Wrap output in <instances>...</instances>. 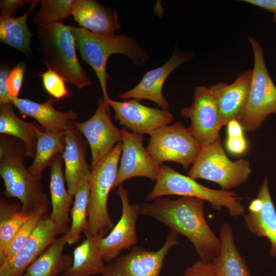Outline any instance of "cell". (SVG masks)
I'll use <instances>...</instances> for the list:
<instances>
[{
    "label": "cell",
    "mask_w": 276,
    "mask_h": 276,
    "mask_svg": "<svg viewBox=\"0 0 276 276\" xmlns=\"http://www.w3.org/2000/svg\"><path fill=\"white\" fill-rule=\"evenodd\" d=\"M203 210V200L190 197L176 200L161 197L140 205L141 214L183 235L191 242L200 260L212 262L220 251L221 243L206 222Z\"/></svg>",
    "instance_id": "1"
},
{
    "label": "cell",
    "mask_w": 276,
    "mask_h": 276,
    "mask_svg": "<svg viewBox=\"0 0 276 276\" xmlns=\"http://www.w3.org/2000/svg\"><path fill=\"white\" fill-rule=\"evenodd\" d=\"M26 157L25 145L21 141L1 134L0 175L5 186L2 193L6 198L18 199L23 211L30 215L48 214L51 200L40 180L26 167Z\"/></svg>",
    "instance_id": "2"
},
{
    "label": "cell",
    "mask_w": 276,
    "mask_h": 276,
    "mask_svg": "<svg viewBox=\"0 0 276 276\" xmlns=\"http://www.w3.org/2000/svg\"><path fill=\"white\" fill-rule=\"evenodd\" d=\"M76 47L82 61L89 64L97 77L103 95L105 104L109 110L106 80L110 78L106 68L113 54H122L138 66L144 64L148 54L134 38L126 35H99L82 28L71 26Z\"/></svg>",
    "instance_id": "3"
},
{
    "label": "cell",
    "mask_w": 276,
    "mask_h": 276,
    "mask_svg": "<svg viewBox=\"0 0 276 276\" xmlns=\"http://www.w3.org/2000/svg\"><path fill=\"white\" fill-rule=\"evenodd\" d=\"M41 62L63 78L65 82L82 89L91 85L79 63L71 26L53 23L37 27Z\"/></svg>",
    "instance_id": "4"
},
{
    "label": "cell",
    "mask_w": 276,
    "mask_h": 276,
    "mask_svg": "<svg viewBox=\"0 0 276 276\" xmlns=\"http://www.w3.org/2000/svg\"><path fill=\"white\" fill-rule=\"evenodd\" d=\"M156 182L146 196L147 200L167 195L195 197L209 201L216 210L226 208L232 217L243 215L245 208L236 193L229 191L214 190L202 186L189 176L161 165Z\"/></svg>",
    "instance_id": "5"
},
{
    "label": "cell",
    "mask_w": 276,
    "mask_h": 276,
    "mask_svg": "<svg viewBox=\"0 0 276 276\" xmlns=\"http://www.w3.org/2000/svg\"><path fill=\"white\" fill-rule=\"evenodd\" d=\"M122 151V142L91 169L87 224L84 234L105 237L114 226L107 210L110 190L115 183Z\"/></svg>",
    "instance_id": "6"
},
{
    "label": "cell",
    "mask_w": 276,
    "mask_h": 276,
    "mask_svg": "<svg viewBox=\"0 0 276 276\" xmlns=\"http://www.w3.org/2000/svg\"><path fill=\"white\" fill-rule=\"evenodd\" d=\"M188 176L218 184L222 190L229 191L245 182L251 172L250 162L240 159L231 160L223 150L219 136L212 143L202 146Z\"/></svg>",
    "instance_id": "7"
},
{
    "label": "cell",
    "mask_w": 276,
    "mask_h": 276,
    "mask_svg": "<svg viewBox=\"0 0 276 276\" xmlns=\"http://www.w3.org/2000/svg\"><path fill=\"white\" fill-rule=\"evenodd\" d=\"M248 40L254 65L246 105L238 121L243 130L253 131L261 127L268 116L276 113V86L268 72L260 44L251 37Z\"/></svg>",
    "instance_id": "8"
},
{
    "label": "cell",
    "mask_w": 276,
    "mask_h": 276,
    "mask_svg": "<svg viewBox=\"0 0 276 276\" xmlns=\"http://www.w3.org/2000/svg\"><path fill=\"white\" fill-rule=\"evenodd\" d=\"M146 150L160 165L165 162L180 164L186 170L193 164L201 146L179 122L162 126L149 133Z\"/></svg>",
    "instance_id": "9"
},
{
    "label": "cell",
    "mask_w": 276,
    "mask_h": 276,
    "mask_svg": "<svg viewBox=\"0 0 276 276\" xmlns=\"http://www.w3.org/2000/svg\"><path fill=\"white\" fill-rule=\"evenodd\" d=\"M177 235L170 231L163 246L156 251L133 247L128 254L106 265L101 276H159L169 250L179 244Z\"/></svg>",
    "instance_id": "10"
},
{
    "label": "cell",
    "mask_w": 276,
    "mask_h": 276,
    "mask_svg": "<svg viewBox=\"0 0 276 276\" xmlns=\"http://www.w3.org/2000/svg\"><path fill=\"white\" fill-rule=\"evenodd\" d=\"M180 114L190 119L188 128L201 147L218 139L224 126L216 101L210 88L205 86L195 87L193 103L182 108Z\"/></svg>",
    "instance_id": "11"
},
{
    "label": "cell",
    "mask_w": 276,
    "mask_h": 276,
    "mask_svg": "<svg viewBox=\"0 0 276 276\" xmlns=\"http://www.w3.org/2000/svg\"><path fill=\"white\" fill-rule=\"evenodd\" d=\"M109 112L103 98L100 97L95 113L89 119L82 122L74 121L89 146L91 155L90 169L122 142V129L113 124Z\"/></svg>",
    "instance_id": "12"
},
{
    "label": "cell",
    "mask_w": 276,
    "mask_h": 276,
    "mask_svg": "<svg viewBox=\"0 0 276 276\" xmlns=\"http://www.w3.org/2000/svg\"><path fill=\"white\" fill-rule=\"evenodd\" d=\"M117 194L122 203V214L117 224L108 235L102 238L99 248L105 262L109 263L118 257L125 249L137 243L136 221L140 214V205L131 204L127 190L122 184L118 187Z\"/></svg>",
    "instance_id": "13"
},
{
    "label": "cell",
    "mask_w": 276,
    "mask_h": 276,
    "mask_svg": "<svg viewBox=\"0 0 276 276\" xmlns=\"http://www.w3.org/2000/svg\"><path fill=\"white\" fill-rule=\"evenodd\" d=\"M121 129L122 151L120 165L112 189L135 177H144L156 181L161 165L152 158L144 147V135L133 133L124 127Z\"/></svg>",
    "instance_id": "14"
},
{
    "label": "cell",
    "mask_w": 276,
    "mask_h": 276,
    "mask_svg": "<svg viewBox=\"0 0 276 276\" xmlns=\"http://www.w3.org/2000/svg\"><path fill=\"white\" fill-rule=\"evenodd\" d=\"M108 105L114 111V119L130 132L149 134L152 131L170 125L173 116L168 109L146 106L135 99L117 101L110 99Z\"/></svg>",
    "instance_id": "15"
},
{
    "label": "cell",
    "mask_w": 276,
    "mask_h": 276,
    "mask_svg": "<svg viewBox=\"0 0 276 276\" xmlns=\"http://www.w3.org/2000/svg\"><path fill=\"white\" fill-rule=\"evenodd\" d=\"M61 235L49 215L43 217L19 250L10 260L0 264V276H24L27 268Z\"/></svg>",
    "instance_id": "16"
},
{
    "label": "cell",
    "mask_w": 276,
    "mask_h": 276,
    "mask_svg": "<svg viewBox=\"0 0 276 276\" xmlns=\"http://www.w3.org/2000/svg\"><path fill=\"white\" fill-rule=\"evenodd\" d=\"M74 121L69 123L64 132L62 153L67 189L73 196L80 185L89 181L91 176L90 166L86 160L88 143Z\"/></svg>",
    "instance_id": "17"
},
{
    "label": "cell",
    "mask_w": 276,
    "mask_h": 276,
    "mask_svg": "<svg viewBox=\"0 0 276 276\" xmlns=\"http://www.w3.org/2000/svg\"><path fill=\"white\" fill-rule=\"evenodd\" d=\"M191 58L190 55L174 52L163 65L146 73L133 88L119 95L124 100H148L156 103L163 109H168L169 103L164 98L162 89L169 76L180 65Z\"/></svg>",
    "instance_id": "18"
},
{
    "label": "cell",
    "mask_w": 276,
    "mask_h": 276,
    "mask_svg": "<svg viewBox=\"0 0 276 276\" xmlns=\"http://www.w3.org/2000/svg\"><path fill=\"white\" fill-rule=\"evenodd\" d=\"M244 216L248 229L256 236L267 238L271 245L270 255L276 258V210L271 199L268 180L266 177L258 196L249 204Z\"/></svg>",
    "instance_id": "19"
},
{
    "label": "cell",
    "mask_w": 276,
    "mask_h": 276,
    "mask_svg": "<svg viewBox=\"0 0 276 276\" xmlns=\"http://www.w3.org/2000/svg\"><path fill=\"white\" fill-rule=\"evenodd\" d=\"M252 70L237 75L231 84L218 82L211 85L213 95L224 125L232 120H238L246 106L250 89Z\"/></svg>",
    "instance_id": "20"
},
{
    "label": "cell",
    "mask_w": 276,
    "mask_h": 276,
    "mask_svg": "<svg viewBox=\"0 0 276 276\" xmlns=\"http://www.w3.org/2000/svg\"><path fill=\"white\" fill-rule=\"evenodd\" d=\"M72 15L81 27L99 35H111L121 25L117 10L96 0H74Z\"/></svg>",
    "instance_id": "21"
},
{
    "label": "cell",
    "mask_w": 276,
    "mask_h": 276,
    "mask_svg": "<svg viewBox=\"0 0 276 276\" xmlns=\"http://www.w3.org/2000/svg\"><path fill=\"white\" fill-rule=\"evenodd\" d=\"M55 103L56 100L53 98H49L43 103L20 98L12 102L20 114L34 119L45 132L64 133L69 123L77 119L78 114L73 110L63 112L56 110L54 107Z\"/></svg>",
    "instance_id": "22"
},
{
    "label": "cell",
    "mask_w": 276,
    "mask_h": 276,
    "mask_svg": "<svg viewBox=\"0 0 276 276\" xmlns=\"http://www.w3.org/2000/svg\"><path fill=\"white\" fill-rule=\"evenodd\" d=\"M63 160L61 153L56 155L52 160L50 168V191L52 211L49 215L61 235L67 233L70 208L73 196L65 187L64 173L62 171Z\"/></svg>",
    "instance_id": "23"
},
{
    "label": "cell",
    "mask_w": 276,
    "mask_h": 276,
    "mask_svg": "<svg viewBox=\"0 0 276 276\" xmlns=\"http://www.w3.org/2000/svg\"><path fill=\"white\" fill-rule=\"evenodd\" d=\"M86 239L73 250V261L63 276H93L101 274L105 265L99 248L101 236L85 235Z\"/></svg>",
    "instance_id": "24"
},
{
    "label": "cell",
    "mask_w": 276,
    "mask_h": 276,
    "mask_svg": "<svg viewBox=\"0 0 276 276\" xmlns=\"http://www.w3.org/2000/svg\"><path fill=\"white\" fill-rule=\"evenodd\" d=\"M221 249L212 262L219 276H252L245 260L236 246L233 228L228 223H224L220 230Z\"/></svg>",
    "instance_id": "25"
},
{
    "label": "cell",
    "mask_w": 276,
    "mask_h": 276,
    "mask_svg": "<svg viewBox=\"0 0 276 276\" xmlns=\"http://www.w3.org/2000/svg\"><path fill=\"white\" fill-rule=\"evenodd\" d=\"M67 234L55 239L27 268L24 276H58L71 267L73 258L63 254Z\"/></svg>",
    "instance_id": "26"
},
{
    "label": "cell",
    "mask_w": 276,
    "mask_h": 276,
    "mask_svg": "<svg viewBox=\"0 0 276 276\" xmlns=\"http://www.w3.org/2000/svg\"><path fill=\"white\" fill-rule=\"evenodd\" d=\"M40 1L33 0L28 11L17 17L0 16V41L14 48L32 59L33 54L31 49V38L33 34L27 24L29 14Z\"/></svg>",
    "instance_id": "27"
},
{
    "label": "cell",
    "mask_w": 276,
    "mask_h": 276,
    "mask_svg": "<svg viewBox=\"0 0 276 276\" xmlns=\"http://www.w3.org/2000/svg\"><path fill=\"white\" fill-rule=\"evenodd\" d=\"M12 105H0V133L21 141L25 145L26 156L34 159L37 146L35 123L19 118L14 113Z\"/></svg>",
    "instance_id": "28"
},
{
    "label": "cell",
    "mask_w": 276,
    "mask_h": 276,
    "mask_svg": "<svg viewBox=\"0 0 276 276\" xmlns=\"http://www.w3.org/2000/svg\"><path fill=\"white\" fill-rule=\"evenodd\" d=\"M37 146L35 157L28 170L36 179L41 180L42 173L54 157L62 153L64 133H51L43 131L35 123Z\"/></svg>",
    "instance_id": "29"
},
{
    "label": "cell",
    "mask_w": 276,
    "mask_h": 276,
    "mask_svg": "<svg viewBox=\"0 0 276 276\" xmlns=\"http://www.w3.org/2000/svg\"><path fill=\"white\" fill-rule=\"evenodd\" d=\"M33 215L24 212L20 202H10L5 197H1L0 261L16 233Z\"/></svg>",
    "instance_id": "30"
},
{
    "label": "cell",
    "mask_w": 276,
    "mask_h": 276,
    "mask_svg": "<svg viewBox=\"0 0 276 276\" xmlns=\"http://www.w3.org/2000/svg\"><path fill=\"white\" fill-rule=\"evenodd\" d=\"M89 193V181H85L80 185L74 196L75 198L70 211L71 224L67 233V243L69 245L78 242L81 238V233L86 228Z\"/></svg>",
    "instance_id": "31"
},
{
    "label": "cell",
    "mask_w": 276,
    "mask_h": 276,
    "mask_svg": "<svg viewBox=\"0 0 276 276\" xmlns=\"http://www.w3.org/2000/svg\"><path fill=\"white\" fill-rule=\"evenodd\" d=\"M74 0H42L41 7L33 18L37 27L53 23L63 24L72 15Z\"/></svg>",
    "instance_id": "32"
},
{
    "label": "cell",
    "mask_w": 276,
    "mask_h": 276,
    "mask_svg": "<svg viewBox=\"0 0 276 276\" xmlns=\"http://www.w3.org/2000/svg\"><path fill=\"white\" fill-rule=\"evenodd\" d=\"M46 215L42 213L33 214L19 229L9 243L0 264L11 260L30 237L38 223Z\"/></svg>",
    "instance_id": "33"
},
{
    "label": "cell",
    "mask_w": 276,
    "mask_h": 276,
    "mask_svg": "<svg viewBox=\"0 0 276 276\" xmlns=\"http://www.w3.org/2000/svg\"><path fill=\"white\" fill-rule=\"evenodd\" d=\"M41 76L44 88L53 98L59 100L68 96L65 81L58 74L48 70Z\"/></svg>",
    "instance_id": "34"
},
{
    "label": "cell",
    "mask_w": 276,
    "mask_h": 276,
    "mask_svg": "<svg viewBox=\"0 0 276 276\" xmlns=\"http://www.w3.org/2000/svg\"><path fill=\"white\" fill-rule=\"evenodd\" d=\"M26 68V63L21 62L10 70L7 79V86L12 102L14 99L18 98Z\"/></svg>",
    "instance_id": "35"
},
{
    "label": "cell",
    "mask_w": 276,
    "mask_h": 276,
    "mask_svg": "<svg viewBox=\"0 0 276 276\" xmlns=\"http://www.w3.org/2000/svg\"><path fill=\"white\" fill-rule=\"evenodd\" d=\"M182 276H219L212 262L199 260L187 267Z\"/></svg>",
    "instance_id": "36"
},
{
    "label": "cell",
    "mask_w": 276,
    "mask_h": 276,
    "mask_svg": "<svg viewBox=\"0 0 276 276\" xmlns=\"http://www.w3.org/2000/svg\"><path fill=\"white\" fill-rule=\"evenodd\" d=\"M226 145L231 153L236 155L243 154L247 148V143L243 133L227 134Z\"/></svg>",
    "instance_id": "37"
},
{
    "label": "cell",
    "mask_w": 276,
    "mask_h": 276,
    "mask_svg": "<svg viewBox=\"0 0 276 276\" xmlns=\"http://www.w3.org/2000/svg\"><path fill=\"white\" fill-rule=\"evenodd\" d=\"M32 2V0H1L0 1L1 15L13 16L16 10L24 6L31 4Z\"/></svg>",
    "instance_id": "38"
},
{
    "label": "cell",
    "mask_w": 276,
    "mask_h": 276,
    "mask_svg": "<svg viewBox=\"0 0 276 276\" xmlns=\"http://www.w3.org/2000/svg\"><path fill=\"white\" fill-rule=\"evenodd\" d=\"M10 70L4 65L0 69V105L12 103V99L9 95L7 86V79Z\"/></svg>",
    "instance_id": "39"
},
{
    "label": "cell",
    "mask_w": 276,
    "mask_h": 276,
    "mask_svg": "<svg viewBox=\"0 0 276 276\" xmlns=\"http://www.w3.org/2000/svg\"><path fill=\"white\" fill-rule=\"evenodd\" d=\"M251 5L260 7L276 15V0H243L241 1Z\"/></svg>",
    "instance_id": "40"
},
{
    "label": "cell",
    "mask_w": 276,
    "mask_h": 276,
    "mask_svg": "<svg viewBox=\"0 0 276 276\" xmlns=\"http://www.w3.org/2000/svg\"><path fill=\"white\" fill-rule=\"evenodd\" d=\"M273 20L276 21V15H273Z\"/></svg>",
    "instance_id": "41"
}]
</instances>
